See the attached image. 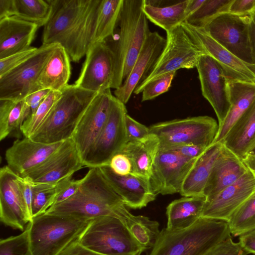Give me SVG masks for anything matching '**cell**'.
<instances>
[{"mask_svg": "<svg viewBox=\"0 0 255 255\" xmlns=\"http://www.w3.org/2000/svg\"><path fill=\"white\" fill-rule=\"evenodd\" d=\"M13 15V0H0V19Z\"/></svg>", "mask_w": 255, "mask_h": 255, "instance_id": "cell-56", "label": "cell"}, {"mask_svg": "<svg viewBox=\"0 0 255 255\" xmlns=\"http://www.w3.org/2000/svg\"><path fill=\"white\" fill-rule=\"evenodd\" d=\"M231 235L227 222L201 217L186 229H163L148 255H204Z\"/></svg>", "mask_w": 255, "mask_h": 255, "instance_id": "cell-3", "label": "cell"}, {"mask_svg": "<svg viewBox=\"0 0 255 255\" xmlns=\"http://www.w3.org/2000/svg\"><path fill=\"white\" fill-rule=\"evenodd\" d=\"M81 181L73 196L51 206L45 213L91 220L104 216L119 219L127 209L99 168H90Z\"/></svg>", "mask_w": 255, "mask_h": 255, "instance_id": "cell-2", "label": "cell"}, {"mask_svg": "<svg viewBox=\"0 0 255 255\" xmlns=\"http://www.w3.org/2000/svg\"><path fill=\"white\" fill-rule=\"evenodd\" d=\"M77 241L69 246L60 255H104L84 247Z\"/></svg>", "mask_w": 255, "mask_h": 255, "instance_id": "cell-54", "label": "cell"}, {"mask_svg": "<svg viewBox=\"0 0 255 255\" xmlns=\"http://www.w3.org/2000/svg\"><path fill=\"white\" fill-rule=\"evenodd\" d=\"M166 39L150 32L128 77L114 91V96L124 104L129 100L136 87L148 75L163 52Z\"/></svg>", "mask_w": 255, "mask_h": 255, "instance_id": "cell-22", "label": "cell"}, {"mask_svg": "<svg viewBox=\"0 0 255 255\" xmlns=\"http://www.w3.org/2000/svg\"><path fill=\"white\" fill-rule=\"evenodd\" d=\"M255 10V0H233L229 12L235 14H248Z\"/></svg>", "mask_w": 255, "mask_h": 255, "instance_id": "cell-51", "label": "cell"}, {"mask_svg": "<svg viewBox=\"0 0 255 255\" xmlns=\"http://www.w3.org/2000/svg\"><path fill=\"white\" fill-rule=\"evenodd\" d=\"M204 1L205 0H189L186 9L187 18L196 12Z\"/></svg>", "mask_w": 255, "mask_h": 255, "instance_id": "cell-58", "label": "cell"}, {"mask_svg": "<svg viewBox=\"0 0 255 255\" xmlns=\"http://www.w3.org/2000/svg\"><path fill=\"white\" fill-rule=\"evenodd\" d=\"M239 243L234 242L231 237L220 243L204 255H246Z\"/></svg>", "mask_w": 255, "mask_h": 255, "instance_id": "cell-47", "label": "cell"}, {"mask_svg": "<svg viewBox=\"0 0 255 255\" xmlns=\"http://www.w3.org/2000/svg\"><path fill=\"white\" fill-rule=\"evenodd\" d=\"M196 159L188 158L175 151L159 148L149 179L153 191L157 195L180 193Z\"/></svg>", "mask_w": 255, "mask_h": 255, "instance_id": "cell-14", "label": "cell"}, {"mask_svg": "<svg viewBox=\"0 0 255 255\" xmlns=\"http://www.w3.org/2000/svg\"><path fill=\"white\" fill-rule=\"evenodd\" d=\"M176 72L166 73L147 84L141 92V102L151 100L166 92L171 86Z\"/></svg>", "mask_w": 255, "mask_h": 255, "instance_id": "cell-43", "label": "cell"}, {"mask_svg": "<svg viewBox=\"0 0 255 255\" xmlns=\"http://www.w3.org/2000/svg\"><path fill=\"white\" fill-rule=\"evenodd\" d=\"M125 124L128 142L143 139L150 134L149 128L135 121L128 114Z\"/></svg>", "mask_w": 255, "mask_h": 255, "instance_id": "cell-46", "label": "cell"}, {"mask_svg": "<svg viewBox=\"0 0 255 255\" xmlns=\"http://www.w3.org/2000/svg\"><path fill=\"white\" fill-rule=\"evenodd\" d=\"M58 45L42 44L27 60L0 76V100H22L39 90V76Z\"/></svg>", "mask_w": 255, "mask_h": 255, "instance_id": "cell-10", "label": "cell"}, {"mask_svg": "<svg viewBox=\"0 0 255 255\" xmlns=\"http://www.w3.org/2000/svg\"><path fill=\"white\" fill-rule=\"evenodd\" d=\"M248 35L252 63L255 64V10L249 15Z\"/></svg>", "mask_w": 255, "mask_h": 255, "instance_id": "cell-55", "label": "cell"}, {"mask_svg": "<svg viewBox=\"0 0 255 255\" xmlns=\"http://www.w3.org/2000/svg\"><path fill=\"white\" fill-rule=\"evenodd\" d=\"M196 68L200 82L202 94L213 108L221 127L230 111L229 80L221 66L211 57L203 55Z\"/></svg>", "mask_w": 255, "mask_h": 255, "instance_id": "cell-16", "label": "cell"}, {"mask_svg": "<svg viewBox=\"0 0 255 255\" xmlns=\"http://www.w3.org/2000/svg\"><path fill=\"white\" fill-rule=\"evenodd\" d=\"M231 106L228 115L212 144L221 142L228 132L245 113L255 99V84L229 81Z\"/></svg>", "mask_w": 255, "mask_h": 255, "instance_id": "cell-29", "label": "cell"}, {"mask_svg": "<svg viewBox=\"0 0 255 255\" xmlns=\"http://www.w3.org/2000/svg\"><path fill=\"white\" fill-rule=\"evenodd\" d=\"M108 166L114 172L119 175H124L131 173L132 166L130 160L121 151L113 156Z\"/></svg>", "mask_w": 255, "mask_h": 255, "instance_id": "cell-48", "label": "cell"}, {"mask_svg": "<svg viewBox=\"0 0 255 255\" xmlns=\"http://www.w3.org/2000/svg\"><path fill=\"white\" fill-rule=\"evenodd\" d=\"M51 91L48 89H41L31 93L24 99L26 104L30 108V114L36 110Z\"/></svg>", "mask_w": 255, "mask_h": 255, "instance_id": "cell-52", "label": "cell"}, {"mask_svg": "<svg viewBox=\"0 0 255 255\" xmlns=\"http://www.w3.org/2000/svg\"><path fill=\"white\" fill-rule=\"evenodd\" d=\"M206 201L204 195L183 197L172 201L166 207V229L179 231L188 228L201 218Z\"/></svg>", "mask_w": 255, "mask_h": 255, "instance_id": "cell-31", "label": "cell"}, {"mask_svg": "<svg viewBox=\"0 0 255 255\" xmlns=\"http://www.w3.org/2000/svg\"><path fill=\"white\" fill-rule=\"evenodd\" d=\"M127 114L125 104L114 96L107 122L84 161L85 167L108 166L113 156L123 150L128 142L125 124Z\"/></svg>", "mask_w": 255, "mask_h": 255, "instance_id": "cell-9", "label": "cell"}, {"mask_svg": "<svg viewBox=\"0 0 255 255\" xmlns=\"http://www.w3.org/2000/svg\"><path fill=\"white\" fill-rule=\"evenodd\" d=\"M85 56L80 74L74 84L83 90L96 93L111 89L114 63L110 48L104 41L96 42Z\"/></svg>", "mask_w": 255, "mask_h": 255, "instance_id": "cell-17", "label": "cell"}, {"mask_svg": "<svg viewBox=\"0 0 255 255\" xmlns=\"http://www.w3.org/2000/svg\"><path fill=\"white\" fill-rule=\"evenodd\" d=\"M248 170L242 160L223 144L204 190L206 201L236 182Z\"/></svg>", "mask_w": 255, "mask_h": 255, "instance_id": "cell-24", "label": "cell"}, {"mask_svg": "<svg viewBox=\"0 0 255 255\" xmlns=\"http://www.w3.org/2000/svg\"><path fill=\"white\" fill-rule=\"evenodd\" d=\"M29 225L18 235L0 241V255H33L29 242Z\"/></svg>", "mask_w": 255, "mask_h": 255, "instance_id": "cell-42", "label": "cell"}, {"mask_svg": "<svg viewBox=\"0 0 255 255\" xmlns=\"http://www.w3.org/2000/svg\"><path fill=\"white\" fill-rule=\"evenodd\" d=\"M18 184L23 203L32 220L31 207L33 197L32 183L24 178L18 176Z\"/></svg>", "mask_w": 255, "mask_h": 255, "instance_id": "cell-49", "label": "cell"}, {"mask_svg": "<svg viewBox=\"0 0 255 255\" xmlns=\"http://www.w3.org/2000/svg\"><path fill=\"white\" fill-rule=\"evenodd\" d=\"M241 159L255 148V99L221 141Z\"/></svg>", "mask_w": 255, "mask_h": 255, "instance_id": "cell-27", "label": "cell"}, {"mask_svg": "<svg viewBox=\"0 0 255 255\" xmlns=\"http://www.w3.org/2000/svg\"><path fill=\"white\" fill-rule=\"evenodd\" d=\"M242 161L255 177V152L250 153Z\"/></svg>", "mask_w": 255, "mask_h": 255, "instance_id": "cell-57", "label": "cell"}, {"mask_svg": "<svg viewBox=\"0 0 255 255\" xmlns=\"http://www.w3.org/2000/svg\"><path fill=\"white\" fill-rule=\"evenodd\" d=\"M63 142L47 144L28 137L17 139L5 151L7 166L23 178L44 162Z\"/></svg>", "mask_w": 255, "mask_h": 255, "instance_id": "cell-21", "label": "cell"}, {"mask_svg": "<svg viewBox=\"0 0 255 255\" xmlns=\"http://www.w3.org/2000/svg\"><path fill=\"white\" fill-rule=\"evenodd\" d=\"M227 223L231 234L235 237L255 230V191L234 211Z\"/></svg>", "mask_w": 255, "mask_h": 255, "instance_id": "cell-38", "label": "cell"}, {"mask_svg": "<svg viewBox=\"0 0 255 255\" xmlns=\"http://www.w3.org/2000/svg\"><path fill=\"white\" fill-rule=\"evenodd\" d=\"M207 148L194 144H185L163 149L175 151L182 156L188 158L195 159L199 157Z\"/></svg>", "mask_w": 255, "mask_h": 255, "instance_id": "cell-50", "label": "cell"}, {"mask_svg": "<svg viewBox=\"0 0 255 255\" xmlns=\"http://www.w3.org/2000/svg\"><path fill=\"white\" fill-rule=\"evenodd\" d=\"M72 177L65 178L56 184V195L52 206L68 200L76 193L81 184V179L74 180Z\"/></svg>", "mask_w": 255, "mask_h": 255, "instance_id": "cell-45", "label": "cell"}, {"mask_svg": "<svg viewBox=\"0 0 255 255\" xmlns=\"http://www.w3.org/2000/svg\"><path fill=\"white\" fill-rule=\"evenodd\" d=\"M251 152H255V148H254V149Z\"/></svg>", "mask_w": 255, "mask_h": 255, "instance_id": "cell-59", "label": "cell"}, {"mask_svg": "<svg viewBox=\"0 0 255 255\" xmlns=\"http://www.w3.org/2000/svg\"><path fill=\"white\" fill-rule=\"evenodd\" d=\"M104 177L125 205L131 209H141L154 201L157 194L149 180L132 174L119 175L109 166L99 167Z\"/></svg>", "mask_w": 255, "mask_h": 255, "instance_id": "cell-23", "label": "cell"}, {"mask_svg": "<svg viewBox=\"0 0 255 255\" xmlns=\"http://www.w3.org/2000/svg\"><path fill=\"white\" fill-rule=\"evenodd\" d=\"M165 47L147 77L136 87L135 94L141 93L152 80L180 69L195 68L205 55L195 39L181 24L166 32Z\"/></svg>", "mask_w": 255, "mask_h": 255, "instance_id": "cell-7", "label": "cell"}, {"mask_svg": "<svg viewBox=\"0 0 255 255\" xmlns=\"http://www.w3.org/2000/svg\"><path fill=\"white\" fill-rule=\"evenodd\" d=\"M123 0H102L97 21L94 43L113 36L117 26Z\"/></svg>", "mask_w": 255, "mask_h": 255, "instance_id": "cell-36", "label": "cell"}, {"mask_svg": "<svg viewBox=\"0 0 255 255\" xmlns=\"http://www.w3.org/2000/svg\"><path fill=\"white\" fill-rule=\"evenodd\" d=\"M255 191V177L248 169L239 180L206 201L201 217L227 222L231 215Z\"/></svg>", "mask_w": 255, "mask_h": 255, "instance_id": "cell-20", "label": "cell"}, {"mask_svg": "<svg viewBox=\"0 0 255 255\" xmlns=\"http://www.w3.org/2000/svg\"><path fill=\"white\" fill-rule=\"evenodd\" d=\"M77 241L104 255H140L146 250L119 218L111 216L90 220Z\"/></svg>", "mask_w": 255, "mask_h": 255, "instance_id": "cell-6", "label": "cell"}, {"mask_svg": "<svg viewBox=\"0 0 255 255\" xmlns=\"http://www.w3.org/2000/svg\"><path fill=\"white\" fill-rule=\"evenodd\" d=\"M39 27L15 16L0 19V59L30 48Z\"/></svg>", "mask_w": 255, "mask_h": 255, "instance_id": "cell-25", "label": "cell"}, {"mask_svg": "<svg viewBox=\"0 0 255 255\" xmlns=\"http://www.w3.org/2000/svg\"><path fill=\"white\" fill-rule=\"evenodd\" d=\"M159 147V140L152 134L140 140L127 142L121 152L130 160L131 174L149 180Z\"/></svg>", "mask_w": 255, "mask_h": 255, "instance_id": "cell-32", "label": "cell"}, {"mask_svg": "<svg viewBox=\"0 0 255 255\" xmlns=\"http://www.w3.org/2000/svg\"><path fill=\"white\" fill-rule=\"evenodd\" d=\"M61 95V91H51L36 110L28 117L21 127L23 137L29 138L40 127Z\"/></svg>", "mask_w": 255, "mask_h": 255, "instance_id": "cell-40", "label": "cell"}, {"mask_svg": "<svg viewBox=\"0 0 255 255\" xmlns=\"http://www.w3.org/2000/svg\"><path fill=\"white\" fill-rule=\"evenodd\" d=\"M119 219L142 247L146 250L152 249L160 233L158 222L142 215L134 216L128 210Z\"/></svg>", "mask_w": 255, "mask_h": 255, "instance_id": "cell-35", "label": "cell"}, {"mask_svg": "<svg viewBox=\"0 0 255 255\" xmlns=\"http://www.w3.org/2000/svg\"><path fill=\"white\" fill-rule=\"evenodd\" d=\"M32 218L44 214L53 203L56 195V185L33 183Z\"/></svg>", "mask_w": 255, "mask_h": 255, "instance_id": "cell-41", "label": "cell"}, {"mask_svg": "<svg viewBox=\"0 0 255 255\" xmlns=\"http://www.w3.org/2000/svg\"><path fill=\"white\" fill-rule=\"evenodd\" d=\"M102 0H88L80 21L66 52L70 59L78 62L94 44L98 13Z\"/></svg>", "mask_w": 255, "mask_h": 255, "instance_id": "cell-26", "label": "cell"}, {"mask_svg": "<svg viewBox=\"0 0 255 255\" xmlns=\"http://www.w3.org/2000/svg\"><path fill=\"white\" fill-rule=\"evenodd\" d=\"M233 0H205L200 7L185 21L194 26L203 28L217 15L229 12Z\"/></svg>", "mask_w": 255, "mask_h": 255, "instance_id": "cell-39", "label": "cell"}, {"mask_svg": "<svg viewBox=\"0 0 255 255\" xmlns=\"http://www.w3.org/2000/svg\"><path fill=\"white\" fill-rule=\"evenodd\" d=\"M50 12L48 0H13V16L34 23L39 27L46 24Z\"/></svg>", "mask_w": 255, "mask_h": 255, "instance_id": "cell-37", "label": "cell"}, {"mask_svg": "<svg viewBox=\"0 0 255 255\" xmlns=\"http://www.w3.org/2000/svg\"><path fill=\"white\" fill-rule=\"evenodd\" d=\"M223 143L211 144L198 157L188 172L180 194L183 197L203 195V192L213 164Z\"/></svg>", "mask_w": 255, "mask_h": 255, "instance_id": "cell-30", "label": "cell"}, {"mask_svg": "<svg viewBox=\"0 0 255 255\" xmlns=\"http://www.w3.org/2000/svg\"><path fill=\"white\" fill-rule=\"evenodd\" d=\"M149 129L157 137L159 148L185 144L208 147L217 135L219 125L213 118L204 116L158 123Z\"/></svg>", "mask_w": 255, "mask_h": 255, "instance_id": "cell-8", "label": "cell"}, {"mask_svg": "<svg viewBox=\"0 0 255 255\" xmlns=\"http://www.w3.org/2000/svg\"><path fill=\"white\" fill-rule=\"evenodd\" d=\"M144 0H123L118 20V36L114 34L104 42L114 58L111 88H119L129 75L142 46L151 32L143 10Z\"/></svg>", "mask_w": 255, "mask_h": 255, "instance_id": "cell-1", "label": "cell"}, {"mask_svg": "<svg viewBox=\"0 0 255 255\" xmlns=\"http://www.w3.org/2000/svg\"><path fill=\"white\" fill-rule=\"evenodd\" d=\"M38 48L31 46L22 51L0 59V76L18 66L32 56Z\"/></svg>", "mask_w": 255, "mask_h": 255, "instance_id": "cell-44", "label": "cell"}, {"mask_svg": "<svg viewBox=\"0 0 255 255\" xmlns=\"http://www.w3.org/2000/svg\"><path fill=\"white\" fill-rule=\"evenodd\" d=\"M83 166L75 145L70 138L64 141L44 162L23 178L33 183L56 185L62 180L72 176Z\"/></svg>", "mask_w": 255, "mask_h": 255, "instance_id": "cell-18", "label": "cell"}, {"mask_svg": "<svg viewBox=\"0 0 255 255\" xmlns=\"http://www.w3.org/2000/svg\"><path fill=\"white\" fill-rule=\"evenodd\" d=\"M239 243L247 254H255V230L240 236Z\"/></svg>", "mask_w": 255, "mask_h": 255, "instance_id": "cell-53", "label": "cell"}, {"mask_svg": "<svg viewBox=\"0 0 255 255\" xmlns=\"http://www.w3.org/2000/svg\"><path fill=\"white\" fill-rule=\"evenodd\" d=\"M50 16L44 25L42 44H57L65 50L75 32L88 0H48Z\"/></svg>", "mask_w": 255, "mask_h": 255, "instance_id": "cell-12", "label": "cell"}, {"mask_svg": "<svg viewBox=\"0 0 255 255\" xmlns=\"http://www.w3.org/2000/svg\"><path fill=\"white\" fill-rule=\"evenodd\" d=\"M30 113L24 99L0 100V140L9 136L19 139L22 126Z\"/></svg>", "mask_w": 255, "mask_h": 255, "instance_id": "cell-33", "label": "cell"}, {"mask_svg": "<svg viewBox=\"0 0 255 255\" xmlns=\"http://www.w3.org/2000/svg\"><path fill=\"white\" fill-rule=\"evenodd\" d=\"M189 1L186 0L170 5L159 6L144 0L143 10L147 19L167 32L185 21Z\"/></svg>", "mask_w": 255, "mask_h": 255, "instance_id": "cell-34", "label": "cell"}, {"mask_svg": "<svg viewBox=\"0 0 255 255\" xmlns=\"http://www.w3.org/2000/svg\"><path fill=\"white\" fill-rule=\"evenodd\" d=\"M70 58L58 44L43 68L37 81L39 90L61 92L68 85L71 75Z\"/></svg>", "mask_w": 255, "mask_h": 255, "instance_id": "cell-28", "label": "cell"}, {"mask_svg": "<svg viewBox=\"0 0 255 255\" xmlns=\"http://www.w3.org/2000/svg\"><path fill=\"white\" fill-rule=\"evenodd\" d=\"M249 15L223 13L216 16L203 28L233 54L253 64L249 42Z\"/></svg>", "mask_w": 255, "mask_h": 255, "instance_id": "cell-13", "label": "cell"}, {"mask_svg": "<svg viewBox=\"0 0 255 255\" xmlns=\"http://www.w3.org/2000/svg\"><path fill=\"white\" fill-rule=\"evenodd\" d=\"M18 176L7 165L0 169V220L23 232L31 221L19 190Z\"/></svg>", "mask_w": 255, "mask_h": 255, "instance_id": "cell-19", "label": "cell"}, {"mask_svg": "<svg viewBox=\"0 0 255 255\" xmlns=\"http://www.w3.org/2000/svg\"><path fill=\"white\" fill-rule=\"evenodd\" d=\"M181 25L195 39L205 54L213 58L221 66L229 81L255 84V64L233 54L213 38L204 28L186 22Z\"/></svg>", "mask_w": 255, "mask_h": 255, "instance_id": "cell-15", "label": "cell"}, {"mask_svg": "<svg viewBox=\"0 0 255 255\" xmlns=\"http://www.w3.org/2000/svg\"><path fill=\"white\" fill-rule=\"evenodd\" d=\"M90 220L44 213L29 222L33 255H60L77 241Z\"/></svg>", "mask_w": 255, "mask_h": 255, "instance_id": "cell-5", "label": "cell"}, {"mask_svg": "<svg viewBox=\"0 0 255 255\" xmlns=\"http://www.w3.org/2000/svg\"><path fill=\"white\" fill-rule=\"evenodd\" d=\"M97 94L68 84L61 91L42 124L29 138L47 144L71 138L79 119Z\"/></svg>", "mask_w": 255, "mask_h": 255, "instance_id": "cell-4", "label": "cell"}, {"mask_svg": "<svg viewBox=\"0 0 255 255\" xmlns=\"http://www.w3.org/2000/svg\"><path fill=\"white\" fill-rule=\"evenodd\" d=\"M113 96L111 89L98 93L78 121L71 139L83 163L107 122Z\"/></svg>", "mask_w": 255, "mask_h": 255, "instance_id": "cell-11", "label": "cell"}]
</instances>
